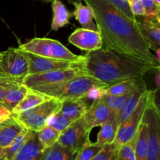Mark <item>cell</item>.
Returning <instances> with one entry per match:
<instances>
[{
	"label": "cell",
	"mask_w": 160,
	"mask_h": 160,
	"mask_svg": "<svg viewBox=\"0 0 160 160\" xmlns=\"http://www.w3.org/2000/svg\"><path fill=\"white\" fill-rule=\"evenodd\" d=\"M92 9L94 20L106 48L160 66L137 25L108 0H81Z\"/></svg>",
	"instance_id": "1"
},
{
	"label": "cell",
	"mask_w": 160,
	"mask_h": 160,
	"mask_svg": "<svg viewBox=\"0 0 160 160\" xmlns=\"http://www.w3.org/2000/svg\"><path fill=\"white\" fill-rule=\"evenodd\" d=\"M84 57L85 74L108 87L126 80L143 78L149 71L158 70L160 67L106 47L88 52Z\"/></svg>",
	"instance_id": "2"
},
{
	"label": "cell",
	"mask_w": 160,
	"mask_h": 160,
	"mask_svg": "<svg viewBox=\"0 0 160 160\" xmlns=\"http://www.w3.org/2000/svg\"><path fill=\"white\" fill-rule=\"evenodd\" d=\"M93 87L107 88L108 86L88 75H81L62 83L38 88L34 90L64 102L84 97L88 91Z\"/></svg>",
	"instance_id": "3"
},
{
	"label": "cell",
	"mask_w": 160,
	"mask_h": 160,
	"mask_svg": "<svg viewBox=\"0 0 160 160\" xmlns=\"http://www.w3.org/2000/svg\"><path fill=\"white\" fill-rule=\"evenodd\" d=\"M18 48L32 54L59 60L79 62L84 59V56L74 54L59 41L45 38H34L20 44Z\"/></svg>",
	"instance_id": "4"
},
{
	"label": "cell",
	"mask_w": 160,
	"mask_h": 160,
	"mask_svg": "<svg viewBox=\"0 0 160 160\" xmlns=\"http://www.w3.org/2000/svg\"><path fill=\"white\" fill-rule=\"evenodd\" d=\"M62 102L60 100L51 97L32 109L12 116L25 129L38 132L47 126V122L52 116L59 112Z\"/></svg>",
	"instance_id": "5"
},
{
	"label": "cell",
	"mask_w": 160,
	"mask_h": 160,
	"mask_svg": "<svg viewBox=\"0 0 160 160\" xmlns=\"http://www.w3.org/2000/svg\"><path fill=\"white\" fill-rule=\"evenodd\" d=\"M157 90H149L144 119L148 131L147 160H160V111L156 101Z\"/></svg>",
	"instance_id": "6"
},
{
	"label": "cell",
	"mask_w": 160,
	"mask_h": 160,
	"mask_svg": "<svg viewBox=\"0 0 160 160\" xmlns=\"http://www.w3.org/2000/svg\"><path fill=\"white\" fill-rule=\"evenodd\" d=\"M0 73L21 83L29 74L28 60L20 48H9L0 52Z\"/></svg>",
	"instance_id": "7"
},
{
	"label": "cell",
	"mask_w": 160,
	"mask_h": 160,
	"mask_svg": "<svg viewBox=\"0 0 160 160\" xmlns=\"http://www.w3.org/2000/svg\"><path fill=\"white\" fill-rule=\"evenodd\" d=\"M86 75L83 67L60 69L45 73L28 74L22 81V84L30 89L45 87L67 81L76 77Z\"/></svg>",
	"instance_id": "8"
},
{
	"label": "cell",
	"mask_w": 160,
	"mask_h": 160,
	"mask_svg": "<svg viewBox=\"0 0 160 160\" xmlns=\"http://www.w3.org/2000/svg\"><path fill=\"white\" fill-rule=\"evenodd\" d=\"M149 90L147 89L141 97L139 102L133 112L122 122L117 128L113 143L118 148L132 140L137 134L139 124L143 118Z\"/></svg>",
	"instance_id": "9"
},
{
	"label": "cell",
	"mask_w": 160,
	"mask_h": 160,
	"mask_svg": "<svg viewBox=\"0 0 160 160\" xmlns=\"http://www.w3.org/2000/svg\"><path fill=\"white\" fill-rule=\"evenodd\" d=\"M91 131L87 128L83 117L72 122L68 128L61 132L57 142L73 153H78L93 142L90 140Z\"/></svg>",
	"instance_id": "10"
},
{
	"label": "cell",
	"mask_w": 160,
	"mask_h": 160,
	"mask_svg": "<svg viewBox=\"0 0 160 160\" xmlns=\"http://www.w3.org/2000/svg\"><path fill=\"white\" fill-rule=\"evenodd\" d=\"M23 52L29 66V74L45 73L52 70L84 66V59L79 62H70V61L59 60V59L43 57L28 52L23 51Z\"/></svg>",
	"instance_id": "11"
},
{
	"label": "cell",
	"mask_w": 160,
	"mask_h": 160,
	"mask_svg": "<svg viewBox=\"0 0 160 160\" xmlns=\"http://www.w3.org/2000/svg\"><path fill=\"white\" fill-rule=\"evenodd\" d=\"M69 42L84 51H96L102 48L103 41L98 31L78 28L70 35Z\"/></svg>",
	"instance_id": "12"
},
{
	"label": "cell",
	"mask_w": 160,
	"mask_h": 160,
	"mask_svg": "<svg viewBox=\"0 0 160 160\" xmlns=\"http://www.w3.org/2000/svg\"><path fill=\"white\" fill-rule=\"evenodd\" d=\"M111 117V112L102 97L92 102L83 119L87 128L92 131L94 128L100 127Z\"/></svg>",
	"instance_id": "13"
},
{
	"label": "cell",
	"mask_w": 160,
	"mask_h": 160,
	"mask_svg": "<svg viewBox=\"0 0 160 160\" xmlns=\"http://www.w3.org/2000/svg\"><path fill=\"white\" fill-rule=\"evenodd\" d=\"M44 151L45 148L39 142L38 132L31 131L27 142L11 160H42Z\"/></svg>",
	"instance_id": "14"
},
{
	"label": "cell",
	"mask_w": 160,
	"mask_h": 160,
	"mask_svg": "<svg viewBox=\"0 0 160 160\" xmlns=\"http://www.w3.org/2000/svg\"><path fill=\"white\" fill-rule=\"evenodd\" d=\"M89 106L90 103L88 100L84 97H81L62 102L59 112L73 122L84 117Z\"/></svg>",
	"instance_id": "15"
},
{
	"label": "cell",
	"mask_w": 160,
	"mask_h": 160,
	"mask_svg": "<svg viewBox=\"0 0 160 160\" xmlns=\"http://www.w3.org/2000/svg\"><path fill=\"white\" fill-rule=\"evenodd\" d=\"M23 129L13 116L0 122V147L5 148L9 146Z\"/></svg>",
	"instance_id": "16"
},
{
	"label": "cell",
	"mask_w": 160,
	"mask_h": 160,
	"mask_svg": "<svg viewBox=\"0 0 160 160\" xmlns=\"http://www.w3.org/2000/svg\"><path fill=\"white\" fill-rule=\"evenodd\" d=\"M159 22H141L137 20V25L142 37L148 45L150 50L156 52L160 50V26Z\"/></svg>",
	"instance_id": "17"
},
{
	"label": "cell",
	"mask_w": 160,
	"mask_h": 160,
	"mask_svg": "<svg viewBox=\"0 0 160 160\" xmlns=\"http://www.w3.org/2000/svg\"><path fill=\"white\" fill-rule=\"evenodd\" d=\"M146 85L145 79L143 78H132L120 81L113 85L106 88L104 90V95H124L131 94L140 88Z\"/></svg>",
	"instance_id": "18"
},
{
	"label": "cell",
	"mask_w": 160,
	"mask_h": 160,
	"mask_svg": "<svg viewBox=\"0 0 160 160\" xmlns=\"http://www.w3.org/2000/svg\"><path fill=\"white\" fill-rule=\"evenodd\" d=\"M71 2L74 6V10L72 14L79 23H81L82 28L92 31H98V28L93 21V12L90 6L87 4H83L81 0L71 1Z\"/></svg>",
	"instance_id": "19"
},
{
	"label": "cell",
	"mask_w": 160,
	"mask_h": 160,
	"mask_svg": "<svg viewBox=\"0 0 160 160\" xmlns=\"http://www.w3.org/2000/svg\"><path fill=\"white\" fill-rule=\"evenodd\" d=\"M50 98L51 97L47 96V95L37 92L34 89L29 88L23 99L12 109L11 113H12V115H17L19 113H21V112H25L28 109L35 107L36 106L44 102Z\"/></svg>",
	"instance_id": "20"
},
{
	"label": "cell",
	"mask_w": 160,
	"mask_h": 160,
	"mask_svg": "<svg viewBox=\"0 0 160 160\" xmlns=\"http://www.w3.org/2000/svg\"><path fill=\"white\" fill-rule=\"evenodd\" d=\"M147 85L143 86V87L140 88L138 90H136L131 96L129 97L128 100L126 101V102L124 103L122 108L120 109V110L116 114L115 116V122L116 124H117V128L120 126V123L133 112L134 109L136 108V106H138L139 102V100H140L141 97H142V94L147 90Z\"/></svg>",
	"instance_id": "21"
},
{
	"label": "cell",
	"mask_w": 160,
	"mask_h": 160,
	"mask_svg": "<svg viewBox=\"0 0 160 160\" xmlns=\"http://www.w3.org/2000/svg\"><path fill=\"white\" fill-rule=\"evenodd\" d=\"M52 9L53 13L51 24L52 31H58L60 28L70 23L69 20L72 14L70 13L60 0H54L52 2Z\"/></svg>",
	"instance_id": "22"
},
{
	"label": "cell",
	"mask_w": 160,
	"mask_h": 160,
	"mask_svg": "<svg viewBox=\"0 0 160 160\" xmlns=\"http://www.w3.org/2000/svg\"><path fill=\"white\" fill-rule=\"evenodd\" d=\"M147 150H148V131L147 124L144 117L142 118L137 134L134 152H135V160H147Z\"/></svg>",
	"instance_id": "23"
},
{
	"label": "cell",
	"mask_w": 160,
	"mask_h": 160,
	"mask_svg": "<svg viewBox=\"0 0 160 160\" xmlns=\"http://www.w3.org/2000/svg\"><path fill=\"white\" fill-rule=\"evenodd\" d=\"M101 130L97 135L95 145L103 146L107 144L112 143L115 140L117 131V126L116 124L114 116L111 115L110 118L101 125Z\"/></svg>",
	"instance_id": "24"
},
{
	"label": "cell",
	"mask_w": 160,
	"mask_h": 160,
	"mask_svg": "<svg viewBox=\"0 0 160 160\" xmlns=\"http://www.w3.org/2000/svg\"><path fill=\"white\" fill-rule=\"evenodd\" d=\"M77 154L56 142L51 147L45 148L42 160H74Z\"/></svg>",
	"instance_id": "25"
},
{
	"label": "cell",
	"mask_w": 160,
	"mask_h": 160,
	"mask_svg": "<svg viewBox=\"0 0 160 160\" xmlns=\"http://www.w3.org/2000/svg\"><path fill=\"white\" fill-rule=\"evenodd\" d=\"M30 133H31V131H28L24 128L9 146L2 148L1 158H2L3 160L12 159L27 142L30 136Z\"/></svg>",
	"instance_id": "26"
},
{
	"label": "cell",
	"mask_w": 160,
	"mask_h": 160,
	"mask_svg": "<svg viewBox=\"0 0 160 160\" xmlns=\"http://www.w3.org/2000/svg\"><path fill=\"white\" fill-rule=\"evenodd\" d=\"M60 134V132L47 125L43 129L38 132V137L41 145L45 149L51 147L53 144L57 142Z\"/></svg>",
	"instance_id": "27"
},
{
	"label": "cell",
	"mask_w": 160,
	"mask_h": 160,
	"mask_svg": "<svg viewBox=\"0 0 160 160\" xmlns=\"http://www.w3.org/2000/svg\"><path fill=\"white\" fill-rule=\"evenodd\" d=\"M133 93L124 95H103L102 98L104 99L106 104L107 105L108 108H109V111L111 112V115L114 116V117H115L116 114L120 110L122 106L124 105L127 100L129 98V97Z\"/></svg>",
	"instance_id": "28"
},
{
	"label": "cell",
	"mask_w": 160,
	"mask_h": 160,
	"mask_svg": "<svg viewBox=\"0 0 160 160\" xmlns=\"http://www.w3.org/2000/svg\"><path fill=\"white\" fill-rule=\"evenodd\" d=\"M143 6L144 11V21H159V13H160V6H157L154 0H141Z\"/></svg>",
	"instance_id": "29"
},
{
	"label": "cell",
	"mask_w": 160,
	"mask_h": 160,
	"mask_svg": "<svg viewBox=\"0 0 160 160\" xmlns=\"http://www.w3.org/2000/svg\"><path fill=\"white\" fill-rule=\"evenodd\" d=\"M119 148L112 143L105 145L91 160H117Z\"/></svg>",
	"instance_id": "30"
},
{
	"label": "cell",
	"mask_w": 160,
	"mask_h": 160,
	"mask_svg": "<svg viewBox=\"0 0 160 160\" xmlns=\"http://www.w3.org/2000/svg\"><path fill=\"white\" fill-rule=\"evenodd\" d=\"M71 123V120H69L66 117H64L62 114H61L59 112L57 113L52 115L48 119V122H47V125L49 127H52L55 130H56V131L61 133L64 130L67 129L69 125Z\"/></svg>",
	"instance_id": "31"
},
{
	"label": "cell",
	"mask_w": 160,
	"mask_h": 160,
	"mask_svg": "<svg viewBox=\"0 0 160 160\" xmlns=\"http://www.w3.org/2000/svg\"><path fill=\"white\" fill-rule=\"evenodd\" d=\"M135 142L136 136L129 142L120 147L117 152V160H135Z\"/></svg>",
	"instance_id": "32"
},
{
	"label": "cell",
	"mask_w": 160,
	"mask_h": 160,
	"mask_svg": "<svg viewBox=\"0 0 160 160\" xmlns=\"http://www.w3.org/2000/svg\"><path fill=\"white\" fill-rule=\"evenodd\" d=\"M103 146L97 145L95 143L91 144L80 150L74 160H91L102 148Z\"/></svg>",
	"instance_id": "33"
},
{
	"label": "cell",
	"mask_w": 160,
	"mask_h": 160,
	"mask_svg": "<svg viewBox=\"0 0 160 160\" xmlns=\"http://www.w3.org/2000/svg\"><path fill=\"white\" fill-rule=\"evenodd\" d=\"M108 1L112 3L115 6H117L120 11H122L131 20H134V21L137 20V18L134 17V14L131 12V9H130L129 5L128 3V0H108Z\"/></svg>",
	"instance_id": "34"
},
{
	"label": "cell",
	"mask_w": 160,
	"mask_h": 160,
	"mask_svg": "<svg viewBox=\"0 0 160 160\" xmlns=\"http://www.w3.org/2000/svg\"><path fill=\"white\" fill-rule=\"evenodd\" d=\"M106 88L102 87H93L89 89L87 93L84 95V98H87L88 100L91 101H95V100L98 99L102 98L104 95V90Z\"/></svg>",
	"instance_id": "35"
},
{
	"label": "cell",
	"mask_w": 160,
	"mask_h": 160,
	"mask_svg": "<svg viewBox=\"0 0 160 160\" xmlns=\"http://www.w3.org/2000/svg\"><path fill=\"white\" fill-rule=\"evenodd\" d=\"M128 3L134 17H136L138 16L143 17L145 14V11H144V8L141 0H128Z\"/></svg>",
	"instance_id": "36"
},
{
	"label": "cell",
	"mask_w": 160,
	"mask_h": 160,
	"mask_svg": "<svg viewBox=\"0 0 160 160\" xmlns=\"http://www.w3.org/2000/svg\"><path fill=\"white\" fill-rule=\"evenodd\" d=\"M11 116H12V113H11L10 111L8 110L3 106L0 105V122L6 120L7 118L10 117Z\"/></svg>",
	"instance_id": "37"
},
{
	"label": "cell",
	"mask_w": 160,
	"mask_h": 160,
	"mask_svg": "<svg viewBox=\"0 0 160 160\" xmlns=\"http://www.w3.org/2000/svg\"><path fill=\"white\" fill-rule=\"evenodd\" d=\"M4 97H5V89L0 85V105L3 106L4 103Z\"/></svg>",
	"instance_id": "38"
},
{
	"label": "cell",
	"mask_w": 160,
	"mask_h": 160,
	"mask_svg": "<svg viewBox=\"0 0 160 160\" xmlns=\"http://www.w3.org/2000/svg\"><path fill=\"white\" fill-rule=\"evenodd\" d=\"M154 2L156 3V5H157V6H160V0H154Z\"/></svg>",
	"instance_id": "39"
},
{
	"label": "cell",
	"mask_w": 160,
	"mask_h": 160,
	"mask_svg": "<svg viewBox=\"0 0 160 160\" xmlns=\"http://www.w3.org/2000/svg\"><path fill=\"white\" fill-rule=\"evenodd\" d=\"M42 1H45V2H52L54 0H42Z\"/></svg>",
	"instance_id": "40"
},
{
	"label": "cell",
	"mask_w": 160,
	"mask_h": 160,
	"mask_svg": "<svg viewBox=\"0 0 160 160\" xmlns=\"http://www.w3.org/2000/svg\"><path fill=\"white\" fill-rule=\"evenodd\" d=\"M2 148L0 147V157H1V155H2Z\"/></svg>",
	"instance_id": "41"
},
{
	"label": "cell",
	"mask_w": 160,
	"mask_h": 160,
	"mask_svg": "<svg viewBox=\"0 0 160 160\" xmlns=\"http://www.w3.org/2000/svg\"><path fill=\"white\" fill-rule=\"evenodd\" d=\"M0 160H3V159H2V158H1V157H0Z\"/></svg>",
	"instance_id": "42"
},
{
	"label": "cell",
	"mask_w": 160,
	"mask_h": 160,
	"mask_svg": "<svg viewBox=\"0 0 160 160\" xmlns=\"http://www.w3.org/2000/svg\"><path fill=\"white\" fill-rule=\"evenodd\" d=\"M0 75H1V73H0Z\"/></svg>",
	"instance_id": "43"
}]
</instances>
